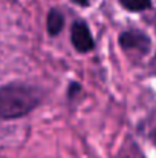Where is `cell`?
Listing matches in <instances>:
<instances>
[{"label": "cell", "mask_w": 156, "mask_h": 158, "mask_svg": "<svg viewBox=\"0 0 156 158\" xmlns=\"http://www.w3.org/2000/svg\"><path fill=\"white\" fill-rule=\"evenodd\" d=\"M64 28V15L58 11V9H51L48 12V17H46V29H48V34L55 37L58 35Z\"/></svg>", "instance_id": "cell-4"}, {"label": "cell", "mask_w": 156, "mask_h": 158, "mask_svg": "<svg viewBox=\"0 0 156 158\" xmlns=\"http://www.w3.org/2000/svg\"><path fill=\"white\" fill-rule=\"evenodd\" d=\"M121 6L132 12H141L152 8V0H119Z\"/></svg>", "instance_id": "cell-5"}, {"label": "cell", "mask_w": 156, "mask_h": 158, "mask_svg": "<svg viewBox=\"0 0 156 158\" xmlns=\"http://www.w3.org/2000/svg\"><path fill=\"white\" fill-rule=\"evenodd\" d=\"M81 92V85L77 83V81H70L69 83V88H67V97L69 100H74L75 95H78Z\"/></svg>", "instance_id": "cell-7"}, {"label": "cell", "mask_w": 156, "mask_h": 158, "mask_svg": "<svg viewBox=\"0 0 156 158\" xmlns=\"http://www.w3.org/2000/svg\"><path fill=\"white\" fill-rule=\"evenodd\" d=\"M118 43L126 52H133L138 55H146L152 48L150 37L141 29H127L119 34Z\"/></svg>", "instance_id": "cell-2"}, {"label": "cell", "mask_w": 156, "mask_h": 158, "mask_svg": "<svg viewBox=\"0 0 156 158\" xmlns=\"http://www.w3.org/2000/svg\"><path fill=\"white\" fill-rule=\"evenodd\" d=\"M75 5H78V6H83V8H87L89 5H90V2L89 0H72Z\"/></svg>", "instance_id": "cell-8"}, {"label": "cell", "mask_w": 156, "mask_h": 158, "mask_svg": "<svg viewBox=\"0 0 156 158\" xmlns=\"http://www.w3.org/2000/svg\"><path fill=\"white\" fill-rule=\"evenodd\" d=\"M144 129H146V134H147L149 140L156 146V112L149 117V120L146 121V127Z\"/></svg>", "instance_id": "cell-6"}, {"label": "cell", "mask_w": 156, "mask_h": 158, "mask_svg": "<svg viewBox=\"0 0 156 158\" xmlns=\"http://www.w3.org/2000/svg\"><path fill=\"white\" fill-rule=\"evenodd\" d=\"M70 42L74 48L81 54H86L95 48V40L92 37V32L84 20H77L72 23L70 28Z\"/></svg>", "instance_id": "cell-3"}, {"label": "cell", "mask_w": 156, "mask_h": 158, "mask_svg": "<svg viewBox=\"0 0 156 158\" xmlns=\"http://www.w3.org/2000/svg\"><path fill=\"white\" fill-rule=\"evenodd\" d=\"M42 102V92L25 83H9L0 88V118L14 120L28 115Z\"/></svg>", "instance_id": "cell-1"}]
</instances>
